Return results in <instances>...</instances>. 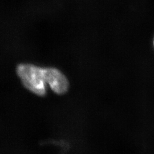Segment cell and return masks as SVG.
<instances>
[{
  "label": "cell",
  "mask_w": 154,
  "mask_h": 154,
  "mask_svg": "<svg viewBox=\"0 0 154 154\" xmlns=\"http://www.w3.org/2000/svg\"><path fill=\"white\" fill-rule=\"evenodd\" d=\"M17 73L24 86L38 96L44 97L47 93L44 68L31 64H20Z\"/></svg>",
  "instance_id": "1"
},
{
  "label": "cell",
  "mask_w": 154,
  "mask_h": 154,
  "mask_svg": "<svg viewBox=\"0 0 154 154\" xmlns=\"http://www.w3.org/2000/svg\"><path fill=\"white\" fill-rule=\"evenodd\" d=\"M46 83L52 90L58 95H62L67 91L69 83L65 75L59 70L53 67L44 68Z\"/></svg>",
  "instance_id": "2"
},
{
  "label": "cell",
  "mask_w": 154,
  "mask_h": 154,
  "mask_svg": "<svg viewBox=\"0 0 154 154\" xmlns=\"http://www.w3.org/2000/svg\"></svg>",
  "instance_id": "3"
}]
</instances>
